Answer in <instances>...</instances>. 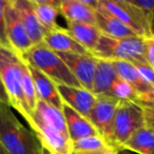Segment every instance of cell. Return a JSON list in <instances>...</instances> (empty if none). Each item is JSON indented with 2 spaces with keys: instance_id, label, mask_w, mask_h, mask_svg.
Instances as JSON below:
<instances>
[{
  "instance_id": "cell-9",
  "label": "cell",
  "mask_w": 154,
  "mask_h": 154,
  "mask_svg": "<svg viewBox=\"0 0 154 154\" xmlns=\"http://www.w3.org/2000/svg\"><path fill=\"white\" fill-rule=\"evenodd\" d=\"M5 28H7V36L11 48L23 56L34 45L29 34L15 9L13 0H7L5 7Z\"/></svg>"
},
{
  "instance_id": "cell-36",
  "label": "cell",
  "mask_w": 154,
  "mask_h": 154,
  "mask_svg": "<svg viewBox=\"0 0 154 154\" xmlns=\"http://www.w3.org/2000/svg\"><path fill=\"white\" fill-rule=\"evenodd\" d=\"M153 37H154V32H153Z\"/></svg>"
},
{
  "instance_id": "cell-17",
  "label": "cell",
  "mask_w": 154,
  "mask_h": 154,
  "mask_svg": "<svg viewBox=\"0 0 154 154\" xmlns=\"http://www.w3.org/2000/svg\"><path fill=\"white\" fill-rule=\"evenodd\" d=\"M29 69H30L33 82H34V87L38 100H43L57 109L62 110L64 103L58 92L57 85L54 84L49 77L45 76L42 72L37 70L34 66L29 64Z\"/></svg>"
},
{
  "instance_id": "cell-35",
  "label": "cell",
  "mask_w": 154,
  "mask_h": 154,
  "mask_svg": "<svg viewBox=\"0 0 154 154\" xmlns=\"http://www.w3.org/2000/svg\"><path fill=\"white\" fill-rule=\"evenodd\" d=\"M120 154H132V152H129V151H122Z\"/></svg>"
},
{
  "instance_id": "cell-30",
  "label": "cell",
  "mask_w": 154,
  "mask_h": 154,
  "mask_svg": "<svg viewBox=\"0 0 154 154\" xmlns=\"http://www.w3.org/2000/svg\"><path fill=\"white\" fill-rule=\"evenodd\" d=\"M143 110H145L146 126L154 131V110L150 109V108H145V107H143Z\"/></svg>"
},
{
  "instance_id": "cell-23",
  "label": "cell",
  "mask_w": 154,
  "mask_h": 154,
  "mask_svg": "<svg viewBox=\"0 0 154 154\" xmlns=\"http://www.w3.org/2000/svg\"><path fill=\"white\" fill-rule=\"evenodd\" d=\"M119 101H135L137 103L138 99V93L129 82H125L124 79L117 77L116 80L112 85L110 94Z\"/></svg>"
},
{
  "instance_id": "cell-32",
  "label": "cell",
  "mask_w": 154,
  "mask_h": 154,
  "mask_svg": "<svg viewBox=\"0 0 154 154\" xmlns=\"http://www.w3.org/2000/svg\"><path fill=\"white\" fill-rule=\"evenodd\" d=\"M0 105L10 106L9 96H8V93H7V91H5V86H3V82H2V80H1V77H0Z\"/></svg>"
},
{
  "instance_id": "cell-18",
  "label": "cell",
  "mask_w": 154,
  "mask_h": 154,
  "mask_svg": "<svg viewBox=\"0 0 154 154\" xmlns=\"http://www.w3.org/2000/svg\"><path fill=\"white\" fill-rule=\"evenodd\" d=\"M117 77L113 62L97 58L92 92L95 95L110 94L112 85Z\"/></svg>"
},
{
  "instance_id": "cell-29",
  "label": "cell",
  "mask_w": 154,
  "mask_h": 154,
  "mask_svg": "<svg viewBox=\"0 0 154 154\" xmlns=\"http://www.w3.org/2000/svg\"><path fill=\"white\" fill-rule=\"evenodd\" d=\"M137 103H139L141 107L150 108V109L154 110V86L152 87L151 90L148 93L138 96Z\"/></svg>"
},
{
  "instance_id": "cell-15",
  "label": "cell",
  "mask_w": 154,
  "mask_h": 154,
  "mask_svg": "<svg viewBox=\"0 0 154 154\" xmlns=\"http://www.w3.org/2000/svg\"><path fill=\"white\" fill-rule=\"evenodd\" d=\"M62 112L66 118L69 134L73 143L79 139L86 138V137L100 136L97 129L93 126V124L86 116L79 114L66 105H63Z\"/></svg>"
},
{
  "instance_id": "cell-11",
  "label": "cell",
  "mask_w": 154,
  "mask_h": 154,
  "mask_svg": "<svg viewBox=\"0 0 154 154\" xmlns=\"http://www.w3.org/2000/svg\"><path fill=\"white\" fill-rule=\"evenodd\" d=\"M98 0H61L59 13L68 23H90L96 22V7Z\"/></svg>"
},
{
  "instance_id": "cell-33",
  "label": "cell",
  "mask_w": 154,
  "mask_h": 154,
  "mask_svg": "<svg viewBox=\"0 0 154 154\" xmlns=\"http://www.w3.org/2000/svg\"><path fill=\"white\" fill-rule=\"evenodd\" d=\"M41 154H51V153H50L49 151H47V150H45L42 148V149H41Z\"/></svg>"
},
{
  "instance_id": "cell-1",
  "label": "cell",
  "mask_w": 154,
  "mask_h": 154,
  "mask_svg": "<svg viewBox=\"0 0 154 154\" xmlns=\"http://www.w3.org/2000/svg\"><path fill=\"white\" fill-rule=\"evenodd\" d=\"M30 128L38 138L41 147L51 154L74 153V146L62 110L43 100H38L32 114Z\"/></svg>"
},
{
  "instance_id": "cell-24",
  "label": "cell",
  "mask_w": 154,
  "mask_h": 154,
  "mask_svg": "<svg viewBox=\"0 0 154 154\" xmlns=\"http://www.w3.org/2000/svg\"><path fill=\"white\" fill-rule=\"evenodd\" d=\"M23 95L26 106L29 108V111H30L31 115H32L34 113L35 109H36L37 103H38V97H37L36 90H35L34 87V82H33L32 75H31L29 64L26 61V64H24L23 70Z\"/></svg>"
},
{
  "instance_id": "cell-20",
  "label": "cell",
  "mask_w": 154,
  "mask_h": 154,
  "mask_svg": "<svg viewBox=\"0 0 154 154\" xmlns=\"http://www.w3.org/2000/svg\"><path fill=\"white\" fill-rule=\"evenodd\" d=\"M122 151L137 154H154V131L147 126L137 130L124 145Z\"/></svg>"
},
{
  "instance_id": "cell-31",
  "label": "cell",
  "mask_w": 154,
  "mask_h": 154,
  "mask_svg": "<svg viewBox=\"0 0 154 154\" xmlns=\"http://www.w3.org/2000/svg\"><path fill=\"white\" fill-rule=\"evenodd\" d=\"M73 154H120L119 151H117L116 149L112 147H108L106 149L103 150H97V151H92V152H74Z\"/></svg>"
},
{
  "instance_id": "cell-8",
  "label": "cell",
  "mask_w": 154,
  "mask_h": 154,
  "mask_svg": "<svg viewBox=\"0 0 154 154\" xmlns=\"http://www.w3.org/2000/svg\"><path fill=\"white\" fill-rule=\"evenodd\" d=\"M119 100L109 94L96 95V101L89 114V120L97 129L100 136L112 147L114 117ZM113 148V147H112Z\"/></svg>"
},
{
  "instance_id": "cell-13",
  "label": "cell",
  "mask_w": 154,
  "mask_h": 154,
  "mask_svg": "<svg viewBox=\"0 0 154 154\" xmlns=\"http://www.w3.org/2000/svg\"><path fill=\"white\" fill-rule=\"evenodd\" d=\"M42 42L56 53L92 55L88 50H86L82 45L77 42L76 39L71 35L68 29L60 28V26L55 30L47 32Z\"/></svg>"
},
{
  "instance_id": "cell-7",
  "label": "cell",
  "mask_w": 154,
  "mask_h": 154,
  "mask_svg": "<svg viewBox=\"0 0 154 154\" xmlns=\"http://www.w3.org/2000/svg\"><path fill=\"white\" fill-rule=\"evenodd\" d=\"M99 3L139 37L149 38L153 36L154 26L151 18L131 0H99Z\"/></svg>"
},
{
  "instance_id": "cell-14",
  "label": "cell",
  "mask_w": 154,
  "mask_h": 154,
  "mask_svg": "<svg viewBox=\"0 0 154 154\" xmlns=\"http://www.w3.org/2000/svg\"><path fill=\"white\" fill-rule=\"evenodd\" d=\"M15 9L26 28L32 42L38 45L43 41L47 30L41 26L35 13L32 0H13Z\"/></svg>"
},
{
  "instance_id": "cell-5",
  "label": "cell",
  "mask_w": 154,
  "mask_h": 154,
  "mask_svg": "<svg viewBox=\"0 0 154 154\" xmlns=\"http://www.w3.org/2000/svg\"><path fill=\"white\" fill-rule=\"evenodd\" d=\"M91 54L95 58L109 61L147 62L145 58V38L139 36L113 38L101 34Z\"/></svg>"
},
{
  "instance_id": "cell-34",
  "label": "cell",
  "mask_w": 154,
  "mask_h": 154,
  "mask_svg": "<svg viewBox=\"0 0 154 154\" xmlns=\"http://www.w3.org/2000/svg\"><path fill=\"white\" fill-rule=\"evenodd\" d=\"M0 154H7L5 150H3V148L1 147V145H0Z\"/></svg>"
},
{
  "instance_id": "cell-26",
  "label": "cell",
  "mask_w": 154,
  "mask_h": 154,
  "mask_svg": "<svg viewBox=\"0 0 154 154\" xmlns=\"http://www.w3.org/2000/svg\"><path fill=\"white\" fill-rule=\"evenodd\" d=\"M5 1L7 0H0V48H11L7 36V28H5Z\"/></svg>"
},
{
  "instance_id": "cell-16",
  "label": "cell",
  "mask_w": 154,
  "mask_h": 154,
  "mask_svg": "<svg viewBox=\"0 0 154 154\" xmlns=\"http://www.w3.org/2000/svg\"><path fill=\"white\" fill-rule=\"evenodd\" d=\"M95 26H97L103 35L113 38H127V37L138 36L130 28L122 23L120 20L114 17L107 10H105L97 1L96 7V22Z\"/></svg>"
},
{
  "instance_id": "cell-28",
  "label": "cell",
  "mask_w": 154,
  "mask_h": 154,
  "mask_svg": "<svg viewBox=\"0 0 154 154\" xmlns=\"http://www.w3.org/2000/svg\"><path fill=\"white\" fill-rule=\"evenodd\" d=\"M145 58L147 63L154 70V37L145 38Z\"/></svg>"
},
{
  "instance_id": "cell-21",
  "label": "cell",
  "mask_w": 154,
  "mask_h": 154,
  "mask_svg": "<svg viewBox=\"0 0 154 154\" xmlns=\"http://www.w3.org/2000/svg\"><path fill=\"white\" fill-rule=\"evenodd\" d=\"M35 13L41 26L47 32L59 28L56 22L59 13V1L55 0H32Z\"/></svg>"
},
{
  "instance_id": "cell-4",
  "label": "cell",
  "mask_w": 154,
  "mask_h": 154,
  "mask_svg": "<svg viewBox=\"0 0 154 154\" xmlns=\"http://www.w3.org/2000/svg\"><path fill=\"white\" fill-rule=\"evenodd\" d=\"M22 57L30 66L42 72L57 86L82 88L58 53L48 48L43 42L33 45Z\"/></svg>"
},
{
  "instance_id": "cell-25",
  "label": "cell",
  "mask_w": 154,
  "mask_h": 154,
  "mask_svg": "<svg viewBox=\"0 0 154 154\" xmlns=\"http://www.w3.org/2000/svg\"><path fill=\"white\" fill-rule=\"evenodd\" d=\"M74 152H92L111 147L101 136H90L73 143Z\"/></svg>"
},
{
  "instance_id": "cell-19",
  "label": "cell",
  "mask_w": 154,
  "mask_h": 154,
  "mask_svg": "<svg viewBox=\"0 0 154 154\" xmlns=\"http://www.w3.org/2000/svg\"><path fill=\"white\" fill-rule=\"evenodd\" d=\"M115 68L116 74L119 78L124 79L125 82H129L133 88L138 93V96L148 93L151 90L152 87L148 82H145L137 71L136 66L129 61H112Z\"/></svg>"
},
{
  "instance_id": "cell-27",
  "label": "cell",
  "mask_w": 154,
  "mask_h": 154,
  "mask_svg": "<svg viewBox=\"0 0 154 154\" xmlns=\"http://www.w3.org/2000/svg\"><path fill=\"white\" fill-rule=\"evenodd\" d=\"M136 66L137 71L139 72L140 76L145 79L146 82L151 87L154 86V70L147 63V62H139V63H133Z\"/></svg>"
},
{
  "instance_id": "cell-3",
  "label": "cell",
  "mask_w": 154,
  "mask_h": 154,
  "mask_svg": "<svg viewBox=\"0 0 154 154\" xmlns=\"http://www.w3.org/2000/svg\"><path fill=\"white\" fill-rule=\"evenodd\" d=\"M0 145L7 154H41L38 138L14 114L11 106L0 105Z\"/></svg>"
},
{
  "instance_id": "cell-2",
  "label": "cell",
  "mask_w": 154,
  "mask_h": 154,
  "mask_svg": "<svg viewBox=\"0 0 154 154\" xmlns=\"http://www.w3.org/2000/svg\"><path fill=\"white\" fill-rule=\"evenodd\" d=\"M26 60L12 48H0V77L8 93L10 106L15 109L28 125H32V115L23 95V70Z\"/></svg>"
},
{
  "instance_id": "cell-10",
  "label": "cell",
  "mask_w": 154,
  "mask_h": 154,
  "mask_svg": "<svg viewBox=\"0 0 154 154\" xmlns=\"http://www.w3.org/2000/svg\"><path fill=\"white\" fill-rule=\"evenodd\" d=\"M75 76L82 88L92 92L97 58L93 55L73 53H58Z\"/></svg>"
},
{
  "instance_id": "cell-6",
  "label": "cell",
  "mask_w": 154,
  "mask_h": 154,
  "mask_svg": "<svg viewBox=\"0 0 154 154\" xmlns=\"http://www.w3.org/2000/svg\"><path fill=\"white\" fill-rule=\"evenodd\" d=\"M143 127H146L143 107L135 101H119L114 117L112 147L120 152L130 137Z\"/></svg>"
},
{
  "instance_id": "cell-22",
  "label": "cell",
  "mask_w": 154,
  "mask_h": 154,
  "mask_svg": "<svg viewBox=\"0 0 154 154\" xmlns=\"http://www.w3.org/2000/svg\"><path fill=\"white\" fill-rule=\"evenodd\" d=\"M69 32L79 45H82L90 53L96 47L97 41L101 36L100 31L95 24L90 23H68Z\"/></svg>"
},
{
  "instance_id": "cell-12",
  "label": "cell",
  "mask_w": 154,
  "mask_h": 154,
  "mask_svg": "<svg viewBox=\"0 0 154 154\" xmlns=\"http://www.w3.org/2000/svg\"><path fill=\"white\" fill-rule=\"evenodd\" d=\"M58 92L64 105L69 106L79 114L89 117L96 101V95L85 88L57 86Z\"/></svg>"
}]
</instances>
